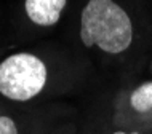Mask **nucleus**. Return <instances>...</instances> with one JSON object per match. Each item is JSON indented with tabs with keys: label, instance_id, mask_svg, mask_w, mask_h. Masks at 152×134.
<instances>
[{
	"label": "nucleus",
	"instance_id": "obj_1",
	"mask_svg": "<svg viewBox=\"0 0 152 134\" xmlns=\"http://www.w3.org/2000/svg\"><path fill=\"white\" fill-rule=\"evenodd\" d=\"M80 38L85 46L98 45L102 51L117 54L131 45V19L114 0H90L82 10Z\"/></svg>",
	"mask_w": 152,
	"mask_h": 134
},
{
	"label": "nucleus",
	"instance_id": "obj_2",
	"mask_svg": "<svg viewBox=\"0 0 152 134\" xmlns=\"http://www.w3.org/2000/svg\"><path fill=\"white\" fill-rule=\"evenodd\" d=\"M47 83V67L37 56L18 53L0 64V93L13 101H29Z\"/></svg>",
	"mask_w": 152,
	"mask_h": 134
},
{
	"label": "nucleus",
	"instance_id": "obj_3",
	"mask_svg": "<svg viewBox=\"0 0 152 134\" xmlns=\"http://www.w3.org/2000/svg\"><path fill=\"white\" fill-rule=\"evenodd\" d=\"M26 13L39 26H53L59 21L66 0H26Z\"/></svg>",
	"mask_w": 152,
	"mask_h": 134
},
{
	"label": "nucleus",
	"instance_id": "obj_4",
	"mask_svg": "<svg viewBox=\"0 0 152 134\" xmlns=\"http://www.w3.org/2000/svg\"><path fill=\"white\" fill-rule=\"evenodd\" d=\"M130 104L138 112H149L152 110V82L141 85L131 93Z\"/></svg>",
	"mask_w": 152,
	"mask_h": 134
},
{
	"label": "nucleus",
	"instance_id": "obj_5",
	"mask_svg": "<svg viewBox=\"0 0 152 134\" xmlns=\"http://www.w3.org/2000/svg\"><path fill=\"white\" fill-rule=\"evenodd\" d=\"M0 134H18L15 121L10 117H0Z\"/></svg>",
	"mask_w": 152,
	"mask_h": 134
},
{
	"label": "nucleus",
	"instance_id": "obj_6",
	"mask_svg": "<svg viewBox=\"0 0 152 134\" xmlns=\"http://www.w3.org/2000/svg\"><path fill=\"white\" fill-rule=\"evenodd\" d=\"M112 134H139V133H123V131H115Z\"/></svg>",
	"mask_w": 152,
	"mask_h": 134
}]
</instances>
